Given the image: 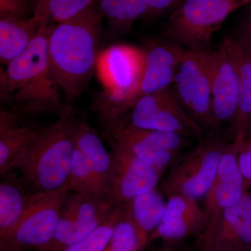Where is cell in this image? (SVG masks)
Here are the masks:
<instances>
[{
  "mask_svg": "<svg viewBox=\"0 0 251 251\" xmlns=\"http://www.w3.org/2000/svg\"><path fill=\"white\" fill-rule=\"evenodd\" d=\"M54 25H42L27 49L0 72V97L20 115L54 113L61 115L63 105L49 57V39Z\"/></svg>",
  "mask_w": 251,
  "mask_h": 251,
  "instance_id": "obj_1",
  "label": "cell"
},
{
  "mask_svg": "<svg viewBox=\"0 0 251 251\" xmlns=\"http://www.w3.org/2000/svg\"><path fill=\"white\" fill-rule=\"evenodd\" d=\"M103 16L94 6L54 25L50 34V67L67 104L82 93L96 71Z\"/></svg>",
  "mask_w": 251,
  "mask_h": 251,
  "instance_id": "obj_2",
  "label": "cell"
},
{
  "mask_svg": "<svg viewBox=\"0 0 251 251\" xmlns=\"http://www.w3.org/2000/svg\"><path fill=\"white\" fill-rule=\"evenodd\" d=\"M78 120L70 105L52 125L41 128L17 162L23 184L31 193L53 191L67 184L75 148Z\"/></svg>",
  "mask_w": 251,
  "mask_h": 251,
  "instance_id": "obj_3",
  "label": "cell"
},
{
  "mask_svg": "<svg viewBox=\"0 0 251 251\" xmlns=\"http://www.w3.org/2000/svg\"><path fill=\"white\" fill-rule=\"evenodd\" d=\"M145 69L144 50L127 44L99 52L96 72L104 92L94 105L103 125L123 116L138 100Z\"/></svg>",
  "mask_w": 251,
  "mask_h": 251,
  "instance_id": "obj_4",
  "label": "cell"
},
{
  "mask_svg": "<svg viewBox=\"0 0 251 251\" xmlns=\"http://www.w3.org/2000/svg\"><path fill=\"white\" fill-rule=\"evenodd\" d=\"M233 137L229 128L211 130L175 158L162 178L160 192L167 198L205 197L215 179L220 161Z\"/></svg>",
  "mask_w": 251,
  "mask_h": 251,
  "instance_id": "obj_5",
  "label": "cell"
},
{
  "mask_svg": "<svg viewBox=\"0 0 251 251\" xmlns=\"http://www.w3.org/2000/svg\"><path fill=\"white\" fill-rule=\"evenodd\" d=\"M251 0H185L167 19L163 36L185 49L206 52L229 15Z\"/></svg>",
  "mask_w": 251,
  "mask_h": 251,
  "instance_id": "obj_6",
  "label": "cell"
},
{
  "mask_svg": "<svg viewBox=\"0 0 251 251\" xmlns=\"http://www.w3.org/2000/svg\"><path fill=\"white\" fill-rule=\"evenodd\" d=\"M172 85L181 106L204 133L215 130L210 69L206 52L186 50Z\"/></svg>",
  "mask_w": 251,
  "mask_h": 251,
  "instance_id": "obj_7",
  "label": "cell"
},
{
  "mask_svg": "<svg viewBox=\"0 0 251 251\" xmlns=\"http://www.w3.org/2000/svg\"><path fill=\"white\" fill-rule=\"evenodd\" d=\"M69 192L67 183L53 191L31 193L22 218L1 242L16 248L49 249Z\"/></svg>",
  "mask_w": 251,
  "mask_h": 251,
  "instance_id": "obj_8",
  "label": "cell"
},
{
  "mask_svg": "<svg viewBox=\"0 0 251 251\" xmlns=\"http://www.w3.org/2000/svg\"><path fill=\"white\" fill-rule=\"evenodd\" d=\"M130 110L129 122L138 128L198 140L204 135L202 128L186 113L171 87L143 96Z\"/></svg>",
  "mask_w": 251,
  "mask_h": 251,
  "instance_id": "obj_9",
  "label": "cell"
},
{
  "mask_svg": "<svg viewBox=\"0 0 251 251\" xmlns=\"http://www.w3.org/2000/svg\"><path fill=\"white\" fill-rule=\"evenodd\" d=\"M111 151L108 178L110 201L115 205L126 204L133 198L156 190L164 176L158 171L105 135Z\"/></svg>",
  "mask_w": 251,
  "mask_h": 251,
  "instance_id": "obj_10",
  "label": "cell"
},
{
  "mask_svg": "<svg viewBox=\"0 0 251 251\" xmlns=\"http://www.w3.org/2000/svg\"><path fill=\"white\" fill-rule=\"evenodd\" d=\"M115 206L110 200L69 192L49 249L59 251L80 242L108 219Z\"/></svg>",
  "mask_w": 251,
  "mask_h": 251,
  "instance_id": "obj_11",
  "label": "cell"
},
{
  "mask_svg": "<svg viewBox=\"0 0 251 251\" xmlns=\"http://www.w3.org/2000/svg\"><path fill=\"white\" fill-rule=\"evenodd\" d=\"M206 54L210 69L214 128H229L237 110V71L222 44L219 49L206 51Z\"/></svg>",
  "mask_w": 251,
  "mask_h": 251,
  "instance_id": "obj_12",
  "label": "cell"
},
{
  "mask_svg": "<svg viewBox=\"0 0 251 251\" xmlns=\"http://www.w3.org/2000/svg\"><path fill=\"white\" fill-rule=\"evenodd\" d=\"M198 238L220 251H250L251 193L246 191Z\"/></svg>",
  "mask_w": 251,
  "mask_h": 251,
  "instance_id": "obj_13",
  "label": "cell"
},
{
  "mask_svg": "<svg viewBox=\"0 0 251 251\" xmlns=\"http://www.w3.org/2000/svg\"><path fill=\"white\" fill-rule=\"evenodd\" d=\"M167 198L163 219L150 240L186 242L191 238L196 239L202 236L209 221L204 209L199 205L197 200L184 196Z\"/></svg>",
  "mask_w": 251,
  "mask_h": 251,
  "instance_id": "obj_14",
  "label": "cell"
},
{
  "mask_svg": "<svg viewBox=\"0 0 251 251\" xmlns=\"http://www.w3.org/2000/svg\"><path fill=\"white\" fill-rule=\"evenodd\" d=\"M240 144L231 142L221 158L215 179L205 197L207 227L215 222L220 214L242 197L245 193V181L239 165L237 155Z\"/></svg>",
  "mask_w": 251,
  "mask_h": 251,
  "instance_id": "obj_15",
  "label": "cell"
},
{
  "mask_svg": "<svg viewBox=\"0 0 251 251\" xmlns=\"http://www.w3.org/2000/svg\"><path fill=\"white\" fill-rule=\"evenodd\" d=\"M186 50L169 40L154 41L149 44L144 50L145 69L138 100L171 87Z\"/></svg>",
  "mask_w": 251,
  "mask_h": 251,
  "instance_id": "obj_16",
  "label": "cell"
},
{
  "mask_svg": "<svg viewBox=\"0 0 251 251\" xmlns=\"http://www.w3.org/2000/svg\"><path fill=\"white\" fill-rule=\"evenodd\" d=\"M104 125L106 136L164 175L180 153L172 152L156 146L145 136L142 128L135 126L129 121L126 122L122 117Z\"/></svg>",
  "mask_w": 251,
  "mask_h": 251,
  "instance_id": "obj_17",
  "label": "cell"
},
{
  "mask_svg": "<svg viewBox=\"0 0 251 251\" xmlns=\"http://www.w3.org/2000/svg\"><path fill=\"white\" fill-rule=\"evenodd\" d=\"M22 115L14 110H0V173L14 170L17 162L27 151L41 128L25 125Z\"/></svg>",
  "mask_w": 251,
  "mask_h": 251,
  "instance_id": "obj_18",
  "label": "cell"
},
{
  "mask_svg": "<svg viewBox=\"0 0 251 251\" xmlns=\"http://www.w3.org/2000/svg\"><path fill=\"white\" fill-rule=\"evenodd\" d=\"M222 45L233 62L239 76L237 110L229 130L234 140L242 143L251 128V52L232 37L225 39Z\"/></svg>",
  "mask_w": 251,
  "mask_h": 251,
  "instance_id": "obj_19",
  "label": "cell"
},
{
  "mask_svg": "<svg viewBox=\"0 0 251 251\" xmlns=\"http://www.w3.org/2000/svg\"><path fill=\"white\" fill-rule=\"evenodd\" d=\"M125 205L127 215L136 230L142 249L159 226L166 202L160 191L156 189L137 196Z\"/></svg>",
  "mask_w": 251,
  "mask_h": 251,
  "instance_id": "obj_20",
  "label": "cell"
},
{
  "mask_svg": "<svg viewBox=\"0 0 251 251\" xmlns=\"http://www.w3.org/2000/svg\"><path fill=\"white\" fill-rule=\"evenodd\" d=\"M43 23L34 16L27 19L0 18V62L7 65L22 53L35 37Z\"/></svg>",
  "mask_w": 251,
  "mask_h": 251,
  "instance_id": "obj_21",
  "label": "cell"
},
{
  "mask_svg": "<svg viewBox=\"0 0 251 251\" xmlns=\"http://www.w3.org/2000/svg\"><path fill=\"white\" fill-rule=\"evenodd\" d=\"M75 147L97 176L99 184L108 195V178L111 155L93 127L85 120H78L75 138Z\"/></svg>",
  "mask_w": 251,
  "mask_h": 251,
  "instance_id": "obj_22",
  "label": "cell"
},
{
  "mask_svg": "<svg viewBox=\"0 0 251 251\" xmlns=\"http://www.w3.org/2000/svg\"><path fill=\"white\" fill-rule=\"evenodd\" d=\"M0 183V232L1 238L11 230L24 214L31 192L11 171L1 175Z\"/></svg>",
  "mask_w": 251,
  "mask_h": 251,
  "instance_id": "obj_23",
  "label": "cell"
},
{
  "mask_svg": "<svg viewBox=\"0 0 251 251\" xmlns=\"http://www.w3.org/2000/svg\"><path fill=\"white\" fill-rule=\"evenodd\" d=\"M99 9L112 29L118 31L129 29L150 11L145 0H99Z\"/></svg>",
  "mask_w": 251,
  "mask_h": 251,
  "instance_id": "obj_24",
  "label": "cell"
},
{
  "mask_svg": "<svg viewBox=\"0 0 251 251\" xmlns=\"http://www.w3.org/2000/svg\"><path fill=\"white\" fill-rule=\"evenodd\" d=\"M67 183L70 192L110 200L76 147L74 150L70 173Z\"/></svg>",
  "mask_w": 251,
  "mask_h": 251,
  "instance_id": "obj_25",
  "label": "cell"
},
{
  "mask_svg": "<svg viewBox=\"0 0 251 251\" xmlns=\"http://www.w3.org/2000/svg\"><path fill=\"white\" fill-rule=\"evenodd\" d=\"M94 6V0H44L34 16L43 25H54L75 17Z\"/></svg>",
  "mask_w": 251,
  "mask_h": 251,
  "instance_id": "obj_26",
  "label": "cell"
},
{
  "mask_svg": "<svg viewBox=\"0 0 251 251\" xmlns=\"http://www.w3.org/2000/svg\"><path fill=\"white\" fill-rule=\"evenodd\" d=\"M125 204L115 206L110 216L93 232L73 245L59 251H104L111 239L114 229L121 219Z\"/></svg>",
  "mask_w": 251,
  "mask_h": 251,
  "instance_id": "obj_27",
  "label": "cell"
},
{
  "mask_svg": "<svg viewBox=\"0 0 251 251\" xmlns=\"http://www.w3.org/2000/svg\"><path fill=\"white\" fill-rule=\"evenodd\" d=\"M139 240L134 226L126 211L114 229L111 239L104 251H140Z\"/></svg>",
  "mask_w": 251,
  "mask_h": 251,
  "instance_id": "obj_28",
  "label": "cell"
},
{
  "mask_svg": "<svg viewBox=\"0 0 251 251\" xmlns=\"http://www.w3.org/2000/svg\"><path fill=\"white\" fill-rule=\"evenodd\" d=\"M34 15L30 0H0V18L27 19Z\"/></svg>",
  "mask_w": 251,
  "mask_h": 251,
  "instance_id": "obj_29",
  "label": "cell"
},
{
  "mask_svg": "<svg viewBox=\"0 0 251 251\" xmlns=\"http://www.w3.org/2000/svg\"><path fill=\"white\" fill-rule=\"evenodd\" d=\"M238 165L245 181L246 188L251 186V128L245 140L240 144L237 155Z\"/></svg>",
  "mask_w": 251,
  "mask_h": 251,
  "instance_id": "obj_30",
  "label": "cell"
},
{
  "mask_svg": "<svg viewBox=\"0 0 251 251\" xmlns=\"http://www.w3.org/2000/svg\"><path fill=\"white\" fill-rule=\"evenodd\" d=\"M185 0H145L150 11L161 13L168 10L176 9Z\"/></svg>",
  "mask_w": 251,
  "mask_h": 251,
  "instance_id": "obj_31",
  "label": "cell"
},
{
  "mask_svg": "<svg viewBox=\"0 0 251 251\" xmlns=\"http://www.w3.org/2000/svg\"><path fill=\"white\" fill-rule=\"evenodd\" d=\"M191 247L186 242H166L164 246L156 251H191Z\"/></svg>",
  "mask_w": 251,
  "mask_h": 251,
  "instance_id": "obj_32",
  "label": "cell"
},
{
  "mask_svg": "<svg viewBox=\"0 0 251 251\" xmlns=\"http://www.w3.org/2000/svg\"><path fill=\"white\" fill-rule=\"evenodd\" d=\"M191 251H220L215 248L211 247L209 244H206L202 239L198 238L196 242L191 247Z\"/></svg>",
  "mask_w": 251,
  "mask_h": 251,
  "instance_id": "obj_33",
  "label": "cell"
},
{
  "mask_svg": "<svg viewBox=\"0 0 251 251\" xmlns=\"http://www.w3.org/2000/svg\"><path fill=\"white\" fill-rule=\"evenodd\" d=\"M3 246H4V248H3V250L1 251H18L16 250V248L12 247V246H10L9 244H4L3 243Z\"/></svg>",
  "mask_w": 251,
  "mask_h": 251,
  "instance_id": "obj_34",
  "label": "cell"
},
{
  "mask_svg": "<svg viewBox=\"0 0 251 251\" xmlns=\"http://www.w3.org/2000/svg\"><path fill=\"white\" fill-rule=\"evenodd\" d=\"M244 21H245V22L249 23V24L251 25V14Z\"/></svg>",
  "mask_w": 251,
  "mask_h": 251,
  "instance_id": "obj_35",
  "label": "cell"
}]
</instances>
